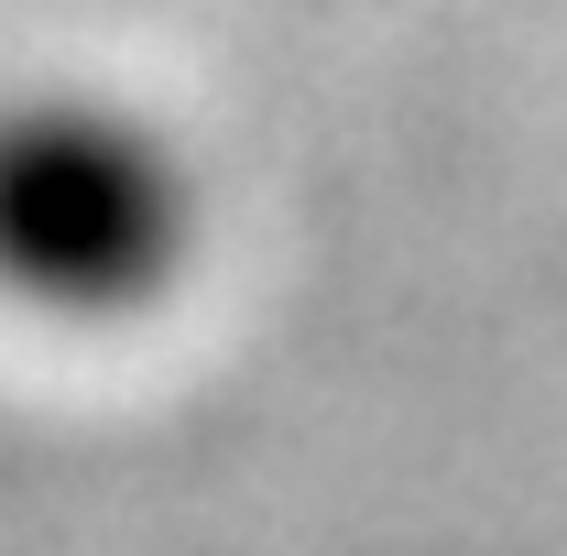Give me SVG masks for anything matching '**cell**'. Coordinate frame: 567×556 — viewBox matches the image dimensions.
I'll return each instance as SVG.
<instances>
[{"label": "cell", "mask_w": 567, "mask_h": 556, "mask_svg": "<svg viewBox=\"0 0 567 556\" xmlns=\"http://www.w3.org/2000/svg\"><path fill=\"white\" fill-rule=\"evenodd\" d=\"M197 251L186 153L121 99L22 87L0 99V295L66 328L142 317Z\"/></svg>", "instance_id": "6da1fadb"}]
</instances>
